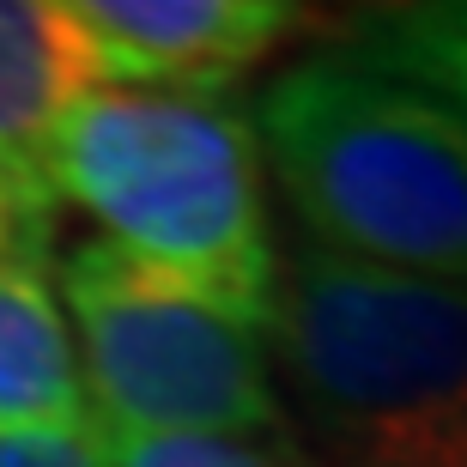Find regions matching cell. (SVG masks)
<instances>
[{"instance_id": "1", "label": "cell", "mask_w": 467, "mask_h": 467, "mask_svg": "<svg viewBox=\"0 0 467 467\" xmlns=\"http://www.w3.org/2000/svg\"><path fill=\"white\" fill-rule=\"evenodd\" d=\"M255 140L310 243L467 285V109L347 49L279 67Z\"/></svg>"}, {"instance_id": "2", "label": "cell", "mask_w": 467, "mask_h": 467, "mask_svg": "<svg viewBox=\"0 0 467 467\" xmlns=\"http://www.w3.org/2000/svg\"><path fill=\"white\" fill-rule=\"evenodd\" d=\"M55 194L116 249L267 328L279 255L261 201V140L231 98L98 86L55 134Z\"/></svg>"}, {"instance_id": "3", "label": "cell", "mask_w": 467, "mask_h": 467, "mask_svg": "<svg viewBox=\"0 0 467 467\" xmlns=\"http://www.w3.org/2000/svg\"><path fill=\"white\" fill-rule=\"evenodd\" d=\"M267 347L358 467H467V285L297 243Z\"/></svg>"}, {"instance_id": "4", "label": "cell", "mask_w": 467, "mask_h": 467, "mask_svg": "<svg viewBox=\"0 0 467 467\" xmlns=\"http://www.w3.org/2000/svg\"><path fill=\"white\" fill-rule=\"evenodd\" d=\"M61 304L104 431L255 443L279 425L267 328L176 285L109 237H79L61 255Z\"/></svg>"}, {"instance_id": "5", "label": "cell", "mask_w": 467, "mask_h": 467, "mask_svg": "<svg viewBox=\"0 0 467 467\" xmlns=\"http://www.w3.org/2000/svg\"><path fill=\"white\" fill-rule=\"evenodd\" d=\"M98 86L225 98L304 25L285 0H73Z\"/></svg>"}, {"instance_id": "6", "label": "cell", "mask_w": 467, "mask_h": 467, "mask_svg": "<svg viewBox=\"0 0 467 467\" xmlns=\"http://www.w3.org/2000/svg\"><path fill=\"white\" fill-rule=\"evenodd\" d=\"M98 91V61L73 0H0V189L55 231V134Z\"/></svg>"}, {"instance_id": "7", "label": "cell", "mask_w": 467, "mask_h": 467, "mask_svg": "<svg viewBox=\"0 0 467 467\" xmlns=\"http://www.w3.org/2000/svg\"><path fill=\"white\" fill-rule=\"evenodd\" d=\"M91 400L43 267H0V431L86 425Z\"/></svg>"}, {"instance_id": "8", "label": "cell", "mask_w": 467, "mask_h": 467, "mask_svg": "<svg viewBox=\"0 0 467 467\" xmlns=\"http://www.w3.org/2000/svg\"><path fill=\"white\" fill-rule=\"evenodd\" d=\"M334 49L395 79H419L431 67H467V0H425V6H370L352 13Z\"/></svg>"}, {"instance_id": "9", "label": "cell", "mask_w": 467, "mask_h": 467, "mask_svg": "<svg viewBox=\"0 0 467 467\" xmlns=\"http://www.w3.org/2000/svg\"><path fill=\"white\" fill-rule=\"evenodd\" d=\"M109 467H297L249 437H134L104 431Z\"/></svg>"}, {"instance_id": "10", "label": "cell", "mask_w": 467, "mask_h": 467, "mask_svg": "<svg viewBox=\"0 0 467 467\" xmlns=\"http://www.w3.org/2000/svg\"><path fill=\"white\" fill-rule=\"evenodd\" d=\"M0 467H109L104 425H55V431H0Z\"/></svg>"}, {"instance_id": "11", "label": "cell", "mask_w": 467, "mask_h": 467, "mask_svg": "<svg viewBox=\"0 0 467 467\" xmlns=\"http://www.w3.org/2000/svg\"><path fill=\"white\" fill-rule=\"evenodd\" d=\"M49 225H36L13 194L0 189V267H43L49 261Z\"/></svg>"}]
</instances>
